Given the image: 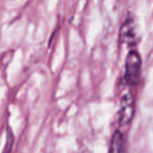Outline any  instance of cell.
<instances>
[{
    "label": "cell",
    "mask_w": 153,
    "mask_h": 153,
    "mask_svg": "<svg viewBox=\"0 0 153 153\" xmlns=\"http://www.w3.org/2000/svg\"><path fill=\"white\" fill-rule=\"evenodd\" d=\"M135 113V99L131 91H127L122 96L119 109V124L124 127L131 123Z\"/></svg>",
    "instance_id": "cell-2"
},
{
    "label": "cell",
    "mask_w": 153,
    "mask_h": 153,
    "mask_svg": "<svg viewBox=\"0 0 153 153\" xmlns=\"http://www.w3.org/2000/svg\"><path fill=\"white\" fill-rule=\"evenodd\" d=\"M13 145H14V135L13 132L10 128H7V142H5V146L3 149L2 153H11L12 149H13Z\"/></svg>",
    "instance_id": "cell-5"
},
{
    "label": "cell",
    "mask_w": 153,
    "mask_h": 153,
    "mask_svg": "<svg viewBox=\"0 0 153 153\" xmlns=\"http://www.w3.org/2000/svg\"><path fill=\"white\" fill-rule=\"evenodd\" d=\"M140 68H142V58L138 51L131 49L128 53L125 60V81L128 85L134 86L140 80Z\"/></svg>",
    "instance_id": "cell-1"
},
{
    "label": "cell",
    "mask_w": 153,
    "mask_h": 153,
    "mask_svg": "<svg viewBox=\"0 0 153 153\" xmlns=\"http://www.w3.org/2000/svg\"><path fill=\"white\" fill-rule=\"evenodd\" d=\"M127 151V140L125 134L121 130H115L111 136L110 153H126Z\"/></svg>",
    "instance_id": "cell-4"
},
{
    "label": "cell",
    "mask_w": 153,
    "mask_h": 153,
    "mask_svg": "<svg viewBox=\"0 0 153 153\" xmlns=\"http://www.w3.org/2000/svg\"><path fill=\"white\" fill-rule=\"evenodd\" d=\"M119 39L122 43L129 46H134L137 40V30H136V22L132 16L125 19L121 25L119 33Z\"/></svg>",
    "instance_id": "cell-3"
}]
</instances>
